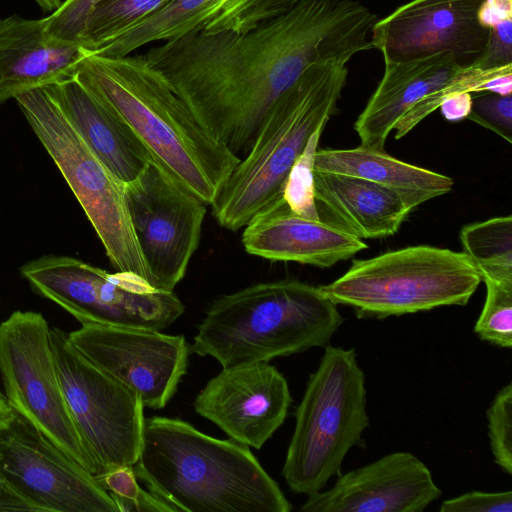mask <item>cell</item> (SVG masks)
Wrapping results in <instances>:
<instances>
[{
  "label": "cell",
  "instance_id": "obj_37",
  "mask_svg": "<svg viewBox=\"0 0 512 512\" xmlns=\"http://www.w3.org/2000/svg\"><path fill=\"white\" fill-rule=\"evenodd\" d=\"M471 92H457L446 97L439 108L442 116L451 122L467 118L472 107Z\"/></svg>",
  "mask_w": 512,
  "mask_h": 512
},
{
  "label": "cell",
  "instance_id": "obj_40",
  "mask_svg": "<svg viewBox=\"0 0 512 512\" xmlns=\"http://www.w3.org/2000/svg\"><path fill=\"white\" fill-rule=\"evenodd\" d=\"M43 12H54L62 4L63 0H34Z\"/></svg>",
  "mask_w": 512,
  "mask_h": 512
},
{
  "label": "cell",
  "instance_id": "obj_36",
  "mask_svg": "<svg viewBox=\"0 0 512 512\" xmlns=\"http://www.w3.org/2000/svg\"><path fill=\"white\" fill-rule=\"evenodd\" d=\"M7 511H37L44 512L36 502L24 493L3 481L0 484V512Z\"/></svg>",
  "mask_w": 512,
  "mask_h": 512
},
{
  "label": "cell",
  "instance_id": "obj_2",
  "mask_svg": "<svg viewBox=\"0 0 512 512\" xmlns=\"http://www.w3.org/2000/svg\"><path fill=\"white\" fill-rule=\"evenodd\" d=\"M73 77L126 121L159 168L214 203L241 157L198 122L145 56L85 54Z\"/></svg>",
  "mask_w": 512,
  "mask_h": 512
},
{
  "label": "cell",
  "instance_id": "obj_1",
  "mask_svg": "<svg viewBox=\"0 0 512 512\" xmlns=\"http://www.w3.org/2000/svg\"><path fill=\"white\" fill-rule=\"evenodd\" d=\"M376 14L355 0H298L247 32H191L150 49L198 122L240 157L271 105L312 64L373 48Z\"/></svg>",
  "mask_w": 512,
  "mask_h": 512
},
{
  "label": "cell",
  "instance_id": "obj_28",
  "mask_svg": "<svg viewBox=\"0 0 512 512\" xmlns=\"http://www.w3.org/2000/svg\"><path fill=\"white\" fill-rule=\"evenodd\" d=\"M324 128L325 126L317 128L310 136L303 152L295 161L282 192L285 202L293 212L313 220H320L314 194V160Z\"/></svg>",
  "mask_w": 512,
  "mask_h": 512
},
{
  "label": "cell",
  "instance_id": "obj_13",
  "mask_svg": "<svg viewBox=\"0 0 512 512\" xmlns=\"http://www.w3.org/2000/svg\"><path fill=\"white\" fill-rule=\"evenodd\" d=\"M384 63L383 77L354 123L363 147L384 151L392 130L400 139L449 95L475 91L477 72L459 66L449 52Z\"/></svg>",
  "mask_w": 512,
  "mask_h": 512
},
{
  "label": "cell",
  "instance_id": "obj_10",
  "mask_svg": "<svg viewBox=\"0 0 512 512\" xmlns=\"http://www.w3.org/2000/svg\"><path fill=\"white\" fill-rule=\"evenodd\" d=\"M0 375L14 412L93 476L101 470L70 413L42 314L14 311L0 324Z\"/></svg>",
  "mask_w": 512,
  "mask_h": 512
},
{
  "label": "cell",
  "instance_id": "obj_23",
  "mask_svg": "<svg viewBox=\"0 0 512 512\" xmlns=\"http://www.w3.org/2000/svg\"><path fill=\"white\" fill-rule=\"evenodd\" d=\"M319 219L359 239L394 235L411 210L393 191L371 181L314 171Z\"/></svg>",
  "mask_w": 512,
  "mask_h": 512
},
{
  "label": "cell",
  "instance_id": "obj_19",
  "mask_svg": "<svg viewBox=\"0 0 512 512\" xmlns=\"http://www.w3.org/2000/svg\"><path fill=\"white\" fill-rule=\"evenodd\" d=\"M298 0H171L89 54L123 57L154 41L191 32H247L290 10Z\"/></svg>",
  "mask_w": 512,
  "mask_h": 512
},
{
  "label": "cell",
  "instance_id": "obj_31",
  "mask_svg": "<svg viewBox=\"0 0 512 512\" xmlns=\"http://www.w3.org/2000/svg\"><path fill=\"white\" fill-rule=\"evenodd\" d=\"M467 119L512 143V94L481 92L472 95V107Z\"/></svg>",
  "mask_w": 512,
  "mask_h": 512
},
{
  "label": "cell",
  "instance_id": "obj_8",
  "mask_svg": "<svg viewBox=\"0 0 512 512\" xmlns=\"http://www.w3.org/2000/svg\"><path fill=\"white\" fill-rule=\"evenodd\" d=\"M15 100L81 205L111 265L152 286L129 217L125 183L96 156L43 88Z\"/></svg>",
  "mask_w": 512,
  "mask_h": 512
},
{
  "label": "cell",
  "instance_id": "obj_6",
  "mask_svg": "<svg viewBox=\"0 0 512 512\" xmlns=\"http://www.w3.org/2000/svg\"><path fill=\"white\" fill-rule=\"evenodd\" d=\"M369 426L365 375L353 348L325 346L295 411L282 475L295 493L321 491L340 475L349 450Z\"/></svg>",
  "mask_w": 512,
  "mask_h": 512
},
{
  "label": "cell",
  "instance_id": "obj_29",
  "mask_svg": "<svg viewBox=\"0 0 512 512\" xmlns=\"http://www.w3.org/2000/svg\"><path fill=\"white\" fill-rule=\"evenodd\" d=\"M95 478L109 492L119 512H173L166 503L140 488L133 467H118Z\"/></svg>",
  "mask_w": 512,
  "mask_h": 512
},
{
  "label": "cell",
  "instance_id": "obj_3",
  "mask_svg": "<svg viewBox=\"0 0 512 512\" xmlns=\"http://www.w3.org/2000/svg\"><path fill=\"white\" fill-rule=\"evenodd\" d=\"M134 472L173 512H289L291 503L249 447L167 417L144 422Z\"/></svg>",
  "mask_w": 512,
  "mask_h": 512
},
{
  "label": "cell",
  "instance_id": "obj_17",
  "mask_svg": "<svg viewBox=\"0 0 512 512\" xmlns=\"http://www.w3.org/2000/svg\"><path fill=\"white\" fill-rule=\"evenodd\" d=\"M291 395L285 377L269 362L223 368L194 401L195 411L230 438L260 449L283 424Z\"/></svg>",
  "mask_w": 512,
  "mask_h": 512
},
{
  "label": "cell",
  "instance_id": "obj_15",
  "mask_svg": "<svg viewBox=\"0 0 512 512\" xmlns=\"http://www.w3.org/2000/svg\"><path fill=\"white\" fill-rule=\"evenodd\" d=\"M0 472L44 512H119L95 476L17 414L0 432Z\"/></svg>",
  "mask_w": 512,
  "mask_h": 512
},
{
  "label": "cell",
  "instance_id": "obj_24",
  "mask_svg": "<svg viewBox=\"0 0 512 512\" xmlns=\"http://www.w3.org/2000/svg\"><path fill=\"white\" fill-rule=\"evenodd\" d=\"M314 171L362 178L396 193L412 211L420 204L450 192L451 177L403 162L384 151L358 146L318 149Z\"/></svg>",
  "mask_w": 512,
  "mask_h": 512
},
{
  "label": "cell",
  "instance_id": "obj_27",
  "mask_svg": "<svg viewBox=\"0 0 512 512\" xmlns=\"http://www.w3.org/2000/svg\"><path fill=\"white\" fill-rule=\"evenodd\" d=\"M486 297L474 332L483 341L512 347V280L484 278Z\"/></svg>",
  "mask_w": 512,
  "mask_h": 512
},
{
  "label": "cell",
  "instance_id": "obj_16",
  "mask_svg": "<svg viewBox=\"0 0 512 512\" xmlns=\"http://www.w3.org/2000/svg\"><path fill=\"white\" fill-rule=\"evenodd\" d=\"M484 0H412L371 28L384 62H407L442 52L469 68L484 51L489 28L478 20Z\"/></svg>",
  "mask_w": 512,
  "mask_h": 512
},
{
  "label": "cell",
  "instance_id": "obj_38",
  "mask_svg": "<svg viewBox=\"0 0 512 512\" xmlns=\"http://www.w3.org/2000/svg\"><path fill=\"white\" fill-rule=\"evenodd\" d=\"M510 18H512V0H484L478 11V20L486 28Z\"/></svg>",
  "mask_w": 512,
  "mask_h": 512
},
{
  "label": "cell",
  "instance_id": "obj_5",
  "mask_svg": "<svg viewBox=\"0 0 512 512\" xmlns=\"http://www.w3.org/2000/svg\"><path fill=\"white\" fill-rule=\"evenodd\" d=\"M346 64L310 65L268 109L249 150L211 205L217 223L237 231L280 197L287 177L314 131L337 112Z\"/></svg>",
  "mask_w": 512,
  "mask_h": 512
},
{
  "label": "cell",
  "instance_id": "obj_22",
  "mask_svg": "<svg viewBox=\"0 0 512 512\" xmlns=\"http://www.w3.org/2000/svg\"><path fill=\"white\" fill-rule=\"evenodd\" d=\"M96 156L123 183L153 161L126 121L74 77L43 87Z\"/></svg>",
  "mask_w": 512,
  "mask_h": 512
},
{
  "label": "cell",
  "instance_id": "obj_25",
  "mask_svg": "<svg viewBox=\"0 0 512 512\" xmlns=\"http://www.w3.org/2000/svg\"><path fill=\"white\" fill-rule=\"evenodd\" d=\"M463 252L481 279L512 280V217L499 216L462 227Z\"/></svg>",
  "mask_w": 512,
  "mask_h": 512
},
{
  "label": "cell",
  "instance_id": "obj_11",
  "mask_svg": "<svg viewBox=\"0 0 512 512\" xmlns=\"http://www.w3.org/2000/svg\"><path fill=\"white\" fill-rule=\"evenodd\" d=\"M50 343L70 413L101 474L133 467L145 422L140 398L85 358L59 328H50Z\"/></svg>",
  "mask_w": 512,
  "mask_h": 512
},
{
  "label": "cell",
  "instance_id": "obj_12",
  "mask_svg": "<svg viewBox=\"0 0 512 512\" xmlns=\"http://www.w3.org/2000/svg\"><path fill=\"white\" fill-rule=\"evenodd\" d=\"M125 197L152 286L173 291L199 246L207 205L153 161L125 183Z\"/></svg>",
  "mask_w": 512,
  "mask_h": 512
},
{
  "label": "cell",
  "instance_id": "obj_41",
  "mask_svg": "<svg viewBox=\"0 0 512 512\" xmlns=\"http://www.w3.org/2000/svg\"><path fill=\"white\" fill-rule=\"evenodd\" d=\"M3 481H4V479H3V476H2V474H1V472H0V484H1Z\"/></svg>",
  "mask_w": 512,
  "mask_h": 512
},
{
  "label": "cell",
  "instance_id": "obj_33",
  "mask_svg": "<svg viewBox=\"0 0 512 512\" xmlns=\"http://www.w3.org/2000/svg\"><path fill=\"white\" fill-rule=\"evenodd\" d=\"M440 512H511L512 492L470 491L442 502Z\"/></svg>",
  "mask_w": 512,
  "mask_h": 512
},
{
  "label": "cell",
  "instance_id": "obj_18",
  "mask_svg": "<svg viewBox=\"0 0 512 512\" xmlns=\"http://www.w3.org/2000/svg\"><path fill=\"white\" fill-rule=\"evenodd\" d=\"M428 467L410 452L382 456L308 495L302 512H422L441 496Z\"/></svg>",
  "mask_w": 512,
  "mask_h": 512
},
{
  "label": "cell",
  "instance_id": "obj_20",
  "mask_svg": "<svg viewBox=\"0 0 512 512\" xmlns=\"http://www.w3.org/2000/svg\"><path fill=\"white\" fill-rule=\"evenodd\" d=\"M242 244L257 257L319 268H329L367 248L362 239L293 212L282 195L249 221Z\"/></svg>",
  "mask_w": 512,
  "mask_h": 512
},
{
  "label": "cell",
  "instance_id": "obj_39",
  "mask_svg": "<svg viewBox=\"0 0 512 512\" xmlns=\"http://www.w3.org/2000/svg\"><path fill=\"white\" fill-rule=\"evenodd\" d=\"M16 417V413L11 408L8 400L0 391V432L10 427Z\"/></svg>",
  "mask_w": 512,
  "mask_h": 512
},
{
  "label": "cell",
  "instance_id": "obj_14",
  "mask_svg": "<svg viewBox=\"0 0 512 512\" xmlns=\"http://www.w3.org/2000/svg\"><path fill=\"white\" fill-rule=\"evenodd\" d=\"M67 338L85 358L151 409L167 405L188 368L190 347L183 335L83 324L67 333Z\"/></svg>",
  "mask_w": 512,
  "mask_h": 512
},
{
  "label": "cell",
  "instance_id": "obj_30",
  "mask_svg": "<svg viewBox=\"0 0 512 512\" xmlns=\"http://www.w3.org/2000/svg\"><path fill=\"white\" fill-rule=\"evenodd\" d=\"M487 427L494 462L512 474V384L503 386L487 409Z\"/></svg>",
  "mask_w": 512,
  "mask_h": 512
},
{
  "label": "cell",
  "instance_id": "obj_4",
  "mask_svg": "<svg viewBox=\"0 0 512 512\" xmlns=\"http://www.w3.org/2000/svg\"><path fill=\"white\" fill-rule=\"evenodd\" d=\"M344 318L320 287L296 279L263 282L214 299L190 350L222 368L325 347Z\"/></svg>",
  "mask_w": 512,
  "mask_h": 512
},
{
  "label": "cell",
  "instance_id": "obj_32",
  "mask_svg": "<svg viewBox=\"0 0 512 512\" xmlns=\"http://www.w3.org/2000/svg\"><path fill=\"white\" fill-rule=\"evenodd\" d=\"M98 1L64 0L57 10L45 17L47 31L57 39L78 43L87 15Z\"/></svg>",
  "mask_w": 512,
  "mask_h": 512
},
{
  "label": "cell",
  "instance_id": "obj_21",
  "mask_svg": "<svg viewBox=\"0 0 512 512\" xmlns=\"http://www.w3.org/2000/svg\"><path fill=\"white\" fill-rule=\"evenodd\" d=\"M84 52L49 34L45 18L0 19V105L33 89L73 77Z\"/></svg>",
  "mask_w": 512,
  "mask_h": 512
},
{
  "label": "cell",
  "instance_id": "obj_26",
  "mask_svg": "<svg viewBox=\"0 0 512 512\" xmlns=\"http://www.w3.org/2000/svg\"><path fill=\"white\" fill-rule=\"evenodd\" d=\"M170 1L99 0L87 15L78 43L84 54H89Z\"/></svg>",
  "mask_w": 512,
  "mask_h": 512
},
{
  "label": "cell",
  "instance_id": "obj_34",
  "mask_svg": "<svg viewBox=\"0 0 512 512\" xmlns=\"http://www.w3.org/2000/svg\"><path fill=\"white\" fill-rule=\"evenodd\" d=\"M512 65V18L489 28L486 47L471 67L490 70Z\"/></svg>",
  "mask_w": 512,
  "mask_h": 512
},
{
  "label": "cell",
  "instance_id": "obj_9",
  "mask_svg": "<svg viewBox=\"0 0 512 512\" xmlns=\"http://www.w3.org/2000/svg\"><path fill=\"white\" fill-rule=\"evenodd\" d=\"M41 296L83 324L162 331L184 312L174 291L152 287L130 272L109 273L80 259L47 255L20 268Z\"/></svg>",
  "mask_w": 512,
  "mask_h": 512
},
{
  "label": "cell",
  "instance_id": "obj_7",
  "mask_svg": "<svg viewBox=\"0 0 512 512\" xmlns=\"http://www.w3.org/2000/svg\"><path fill=\"white\" fill-rule=\"evenodd\" d=\"M482 281L464 252L415 245L354 260L333 282L319 286L336 305L353 309L359 319L464 306Z\"/></svg>",
  "mask_w": 512,
  "mask_h": 512
},
{
  "label": "cell",
  "instance_id": "obj_35",
  "mask_svg": "<svg viewBox=\"0 0 512 512\" xmlns=\"http://www.w3.org/2000/svg\"><path fill=\"white\" fill-rule=\"evenodd\" d=\"M492 92L499 95L512 94V65L483 70L478 93Z\"/></svg>",
  "mask_w": 512,
  "mask_h": 512
}]
</instances>
